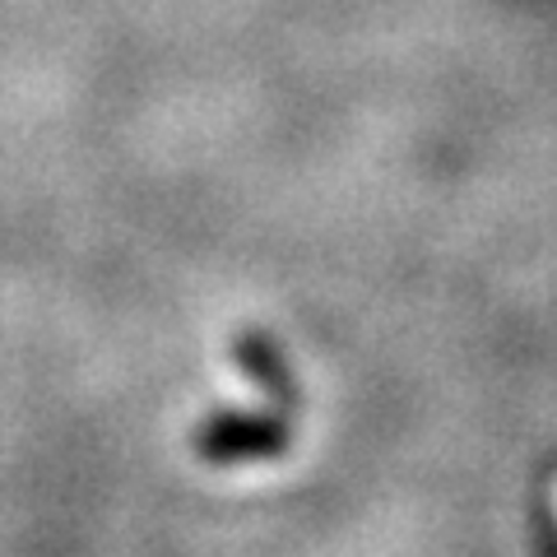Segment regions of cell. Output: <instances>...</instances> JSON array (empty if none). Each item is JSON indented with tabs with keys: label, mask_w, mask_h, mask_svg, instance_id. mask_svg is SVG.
Instances as JSON below:
<instances>
[{
	"label": "cell",
	"mask_w": 557,
	"mask_h": 557,
	"mask_svg": "<svg viewBox=\"0 0 557 557\" xmlns=\"http://www.w3.org/2000/svg\"><path fill=\"white\" fill-rule=\"evenodd\" d=\"M284 418H242V413H214L209 423L196 432V450L209 465H242V460H260V456H278L284 450Z\"/></svg>",
	"instance_id": "1"
}]
</instances>
